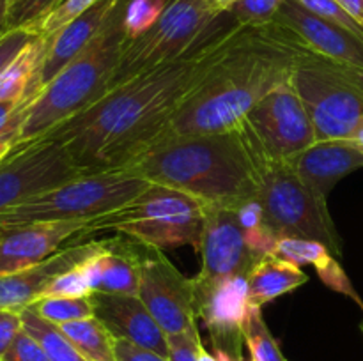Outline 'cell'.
<instances>
[{"label": "cell", "instance_id": "7c38bea8", "mask_svg": "<svg viewBox=\"0 0 363 361\" xmlns=\"http://www.w3.org/2000/svg\"><path fill=\"white\" fill-rule=\"evenodd\" d=\"M138 297L165 335H176L197 326L195 278L183 275L160 248H145Z\"/></svg>", "mask_w": 363, "mask_h": 361}, {"label": "cell", "instance_id": "2e32d148", "mask_svg": "<svg viewBox=\"0 0 363 361\" xmlns=\"http://www.w3.org/2000/svg\"><path fill=\"white\" fill-rule=\"evenodd\" d=\"M202 268L197 278L248 276L259 258L248 248L236 207L209 205L201 239Z\"/></svg>", "mask_w": 363, "mask_h": 361}, {"label": "cell", "instance_id": "f6af8a7d", "mask_svg": "<svg viewBox=\"0 0 363 361\" xmlns=\"http://www.w3.org/2000/svg\"><path fill=\"white\" fill-rule=\"evenodd\" d=\"M350 140L353 142V144L363 152V115H362V119L358 120V124H357V127L353 130V133H351Z\"/></svg>", "mask_w": 363, "mask_h": 361}, {"label": "cell", "instance_id": "681fc988", "mask_svg": "<svg viewBox=\"0 0 363 361\" xmlns=\"http://www.w3.org/2000/svg\"><path fill=\"white\" fill-rule=\"evenodd\" d=\"M360 328H362V333H363V322H362V326H360Z\"/></svg>", "mask_w": 363, "mask_h": 361}, {"label": "cell", "instance_id": "7a4b0ae2", "mask_svg": "<svg viewBox=\"0 0 363 361\" xmlns=\"http://www.w3.org/2000/svg\"><path fill=\"white\" fill-rule=\"evenodd\" d=\"M298 48L282 27H241L236 41L170 122V134L227 133L280 81L293 74Z\"/></svg>", "mask_w": 363, "mask_h": 361}, {"label": "cell", "instance_id": "8d00e7d4", "mask_svg": "<svg viewBox=\"0 0 363 361\" xmlns=\"http://www.w3.org/2000/svg\"><path fill=\"white\" fill-rule=\"evenodd\" d=\"M0 361H50V357L41 343L21 329Z\"/></svg>", "mask_w": 363, "mask_h": 361}, {"label": "cell", "instance_id": "44dd1931", "mask_svg": "<svg viewBox=\"0 0 363 361\" xmlns=\"http://www.w3.org/2000/svg\"><path fill=\"white\" fill-rule=\"evenodd\" d=\"M296 176L321 198L347 173L363 166V152L350 138L318 140L289 159Z\"/></svg>", "mask_w": 363, "mask_h": 361}, {"label": "cell", "instance_id": "8fae6325", "mask_svg": "<svg viewBox=\"0 0 363 361\" xmlns=\"http://www.w3.org/2000/svg\"><path fill=\"white\" fill-rule=\"evenodd\" d=\"M243 127L264 156L289 161L315 142L314 126L293 84V74L273 87L248 113Z\"/></svg>", "mask_w": 363, "mask_h": 361}, {"label": "cell", "instance_id": "e575fe53", "mask_svg": "<svg viewBox=\"0 0 363 361\" xmlns=\"http://www.w3.org/2000/svg\"><path fill=\"white\" fill-rule=\"evenodd\" d=\"M202 340L199 335V328L186 329L176 335H167V357L170 361H199L202 350Z\"/></svg>", "mask_w": 363, "mask_h": 361}, {"label": "cell", "instance_id": "836d02e7", "mask_svg": "<svg viewBox=\"0 0 363 361\" xmlns=\"http://www.w3.org/2000/svg\"><path fill=\"white\" fill-rule=\"evenodd\" d=\"M85 262V260H84ZM84 262L74 265L69 271L62 273L57 276L48 287H46L43 297L48 296H67V297H82V296H91L92 289L89 285L87 273H85Z\"/></svg>", "mask_w": 363, "mask_h": 361}, {"label": "cell", "instance_id": "ffe728a7", "mask_svg": "<svg viewBox=\"0 0 363 361\" xmlns=\"http://www.w3.org/2000/svg\"><path fill=\"white\" fill-rule=\"evenodd\" d=\"M147 244L117 234L103 241V248L84 262L92 292L138 296L142 257Z\"/></svg>", "mask_w": 363, "mask_h": 361}, {"label": "cell", "instance_id": "c3c4849f", "mask_svg": "<svg viewBox=\"0 0 363 361\" xmlns=\"http://www.w3.org/2000/svg\"><path fill=\"white\" fill-rule=\"evenodd\" d=\"M199 361H218V357H216L215 354H211L209 350H206L204 347H202L201 357H199Z\"/></svg>", "mask_w": 363, "mask_h": 361}, {"label": "cell", "instance_id": "7bdbcfd3", "mask_svg": "<svg viewBox=\"0 0 363 361\" xmlns=\"http://www.w3.org/2000/svg\"><path fill=\"white\" fill-rule=\"evenodd\" d=\"M18 142V131H9V133L0 134V161L16 147Z\"/></svg>", "mask_w": 363, "mask_h": 361}, {"label": "cell", "instance_id": "d6a6232c", "mask_svg": "<svg viewBox=\"0 0 363 361\" xmlns=\"http://www.w3.org/2000/svg\"><path fill=\"white\" fill-rule=\"evenodd\" d=\"M98 0H64L60 6H57L48 16L43 21H39L34 27V34L41 35V38H50V35L55 34L57 30L64 27V25L69 23L71 20L82 14L84 11H87L89 7H92Z\"/></svg>", "mask_w": 363, "mask_h": 361}, {"label": "cell", "instance_id": "e0dca14e", "mask_svg": "<svg viewBox=\"0 0 363 361\" xmlns=\"http://www.w3.org/2000/svg\"><path fill=\"white\" fill-rule=\"evenodd\" d=\"M103 248V241H73L38 264L0 276V310L23 311L41 299L46 287L59 275L87 260Z\"/></svg>", "mask_w": 363, "mask_h": 361}, {"label": "cell", "instance_id": "484cf974", "mask_svg": "<svg viewBox=\"0 0 363 361\" xmlns=\"http://www.w3.org/2000/svg\"><path fill=\"white\" fill-rule=\"evenodd\" d=\"M21 322H23L25 331L30 333L41 343L43 349L48 354L50 361H89L67 340V336L60 331L59 326L43 319L32 306L21 311Z\"/></svg>", "mask_w": 363, "mask_h": 361}, {"label": "cell", "instance_id": "4dcf8cb0", "mask_svg": "<svg viewBox=\"0 0 363 361\" xmlns=\"http://www.w3.org/2000/svg\"><path fill=\"white\" fill-rule=\"evenodd\" d=\"M64 0H13L7 14L6 28H28L34 30L39 21L45 20L57 6H60Z\"/></svg>", "mask_w": 363, "mask_h": 361}, {"label": "cell", "instance_id": "9c48e42d", "mask_svg": "<svg viewBox=\"0 0 363 361\" xmlns=\"http://www.w3.org/2000/svg\"><path fill=\"white\" fill-rule=\"evenodd\" d=\"M225 20L227 11L216 13L208 0H169L162 16L145 34L126 41L110 88L186 55Z\"/></svg>", "mask_w": 363, "mask_h": 361}, {"label": "cell", "instance_id": "74e56055", "mask_svg": "<svg viewBox=\"0 0 363 361\" xmlns=\"http://www.w3.org/2000/svg\"><path fill=\"white\" fill-rule=\"evenodd\" d=\"M35 35L38 34L30 32L28 28H14V30H7L0 38V73Z\"/></svg>", "mask_w": 363, "mask_h": 361}, {"label": "cell", "instance_id": "bcb514c9", "mask_svg": "<svg viewBox=\"0 0 363 361\" xmlns=\"http://www.w3.org/2000/svg\"><path fill=\"white\" fill-rule=\"evenodd\" d=\"M209 6L216 11V13H225L236 0H208Z\"/></svg>", "mask_w": 363, "mask_h": 361}, {"label": "cell", "instance_id": "8992f818", "mask_svg": "<svg viewBox=\"0 0 363 361\" xmlns=\"http://www.w3.org/2000/svg\"><path fill=\"white\" fill-rule=\"evenodd\" d=\"M243 131L257 172V198L264 219L277 237H298L325 244L340 255V239L328 212L326 198L315 195L289 165V161L264 156L252 134Z\"/></svg>", "mask_w": 363, "mask_h": 361}, {"label": "cell", "instance_id": "6da1fadb", "mask_svg": "<svg viewBox=\"0 0 363 361\" xmlns=\"http://www.w3.org/2000/svg\"><path fill=\"white\" fill-rule=\"evenodd\" d=\"M241 27L229 16L186 55L144 71L41 137L62 142L85 173L133 166L165 138L183 103L233 46Z\"/></svg>", "mask_w": 363, "mask_h": 361}, {"label": "cell", "instance_id": "60d3db41", "mask_svg": "<svg viewBox=\"0 0 363 361\" xmlns=\"http://www.w3.org/2000/svg\"><path fill=\"white\" fill-rule=\"evenodd\" d=\"M23 110L25 105L21 103L0 101V134L9 133V131H20Z\"/></svg>", "mask_w": 363, "mask_h": 361}, {"label": "cell", "instance_id": "cb8c5ba5", "mask_svg": "<svg viewBox=\"0 0 363 361\" xmlns=\"http://www.w3.org/2000/svg\"><path fill=\"white\" fill-rule=\"evenodd\" d=\"M46 52V39L35 35L0 73V101L28 105V92L34 85Z\"/></svg>", "mask_w": 363, "mask_h": 361}, {"label": "cell", "instance_id": "5bb4252c", "mask_svg": "<svg viewBox=\"0 0 363 361\" xmlns=\"http://www.w3.org/2000/svg\"><path fill=\"white\" fill-rule=\"evenodd\" d=\"M273 23L305 52L363 69V35L318 16L298 0H286Z\"/></svg>", "mask_w": 363, "mask_h": 361}, {"label": "cell", "instance_id": "603a6c76", "mask_svg": "<svg viewBox=\"0 0 363 361\" xmlns=\"http://www.w3.org/2000/svg\"><path fill=\"white\" fill-rule=\"evenodd\" d=\"M247 282L250 303L262 308L266 303H272L277 297L305 285L308 282V276L301 271L300 265L275 257V255H268L252 268Z\"/></svg>", "mask_w": 363, "mask_h": 361}, {"label": "cell", "instance_id": "3957f363", "mask_svg": "<svg viewBox=\"0 0 363 361\" xmlns=\"http://www.w3.org/2000/svg\"><path fill=\"white\" fill-rule=\"evenodd\" d=\"M149 183L174 188L208 205L240 207L257 198V172L243 131L167 134L133 166Z\"/></svg>", "mask_w": 363, "mask_h": 361}, {"label": "cell", "instance_id": "52a82bcc", "mask_svg": "<svg viewBox=\"0 0 363 361\" xmlns=\"http://www.w3.org/2000/svg\"><path fill=\"white\" fill-rule=\"evenodd\" d=\"M293 84L318 140L350 138L363 115V69L301 50Z\"/></svg>", "mask_w": 363, "mask_h": 361}, {"label": "cell", "instance_id": "f1b7e54d", "mask_svg": "<svg viewBox=\"0 0 363 361\" xmlns=\"http://www.w3.org/2000/svg\"><path fill=\"white\" fill-rule=\"evenodd\" d=\"M35 311L43 319L52 324L60 326L64 322L80 321V319L94 317V306H92L91 296L67 297V296H48L41 297L32 304Z\"/></svg>", "mask_w": 363, "mask_h": 361}, {"label": "cell", "instance_id": "f546056e", "mask_svg": "<svg viewBox=\"0 0 363 361\" xmlns=\"http://www.w3.org/2000/svg\"><path fill=\"white\" fill-rule=\"evenodd\" d=\"M284 2L286 0H236L227 13L240 27H264L273 23Z\"/></svg>", "mask_w": 363, "mask_h": 361}, {"label": "cell", "instance_id": "ab89813d", "mask_svg": "<svg viewBox=\"0 0 363 361\" xmlns=\"http://www.w3.org/2000/svg\"><path fill=\"white\" fill-rule=\"evenodd\" d=\"M116 356L117 361H170L169 357L160 356L152 350L138 347L126 340H116Z\"/></svg>", "mask_w": 363, "mask_h": 361}, {"label": "cell", "instance_id": "b9f144b4", "mask_svg": "<svg viewBox=\"0 0 363 361\" xmlns=\"http://www.w3.org/2000/svg\"><path fill=\"white\" fill-rule=\"evenodd\" d=\"M363 28V0H337Z\"/></svg>", "mask_w": 363, "mask_h": 361}, {"label": "cell", "instance_id": "ba28073f", "mask_svg": "<svg viewBox=\"0 0 363 361\" xmlns=\"http://www.w3.org/2000/svg\"><path fill=\"white\" fill-rule=\"evenodd\" d=\"M149 184L133 168L85 173L0 214V223L92 219L133 200Z\"/></svg>", "mask_w": 363, "mask_h": 361}, {"label": "cell", "instance_id": "83f0119b", "mask_svg": "<svg viewBox=\"0 0 363 361\" xmlns=\"http://www.w3.org/2000/svg\"><path fill=\"white\" fill-rule=\"evenodd\" d=\"M245 345L250 353L252 361H287L279 342L264 322L262 310L254 304L245 324Z\"/></svg>", "mask_w": 363, "mask_h": 361}, {"label": "cell", "instance_id": "4fadbf2b", "mask_svg": "<svg viewBox=\"0 0 363 361\" xmlns=\"http://www.w3.org/2000/svg\"><path fill=\"white\" fill-rule=\"evenodd\" d=\"M194 278L197 319L208 328L215 353L243 356L245 324L252 310L247 276Z\"/></svg>", "mask_w": 363, "mask_h": 361}, {"label": "cell", "instance_id": "30bf717a", "mask_svg": "<svg viewBox=\"0 0 363 361\" xmlns=\"http://www.w3.org/2000/svg\"><path fill=\"white\" fill-rule=\"evenodd\" d=\"M82 176L66 145L39 137L16 145L0 161V214Z\"/></svg>", "mask_w": 363, "mask_h": 361}, {"label": "cell", "instance_id": "ee69618b", "mask_svg": "<svg viewBox=\"0 0 363 361\" xmlns=\"http://www.w3.org/2000/svg\"><path fill=\"white\" fill-rule=\"evenodd\" d=\"M11 4H13V0H0V38L7 32L6 21H7V14H9Z\"/></svg>", "mask_w": 363, "mask_h": 361}, {"label": "cell", "instance_id": "4316f807", "mask_svg": "<svg viewBox=\"0 0 363 361\" xmlns=\"http://www.w3.org/2000/svg\"><path fill=\"white\" fill-rule=\"evenodd\" d=\"M238 219L243 229L245 241H247L248 248L252 253L261 260V258L273 255L277 246V234L268 227L264 219V211L259 202V198H252V200L243 202L240 207H236Z\"/></svg>", "mask_w": 363, "mask_h": 361}, {"label": "cell", "instance_id": "7dc6e473", "mask_svg": "<svg viewBox=\"0 0 363 361\" xmlns=\"http://www.w3.org/2000/svg\"><path fill=\"white\" fill-rule=\"evenodd\" d=\"M215 356L218 357V361H252V357L245 360V356H229L225 353H215Z\"/></svg>", "mask_w": 363, "mask_h": 361}, {"label": "cell", "instance_id": "1f68e13d", "mask_svg": "<svg viewBox=\"0 0 363 361\" xmlns=\"http://www.w3.org/2000/svg\"><path fill=\"white\" fill-rule=\"evenodd\" d=\"M169 0H130L124 14L128 41L145 34L158 21Z\"/></svg>", "mask_w": 363, "mask_h": 361}, {"label": "cell", "instance_id": "9a60e30c", "mask_svg": "<svg viewBox=\"0 0 363 361\" xmlns=\"http://www.w3.org/2000/svg\"><path fill=\"white\" fill-rule=\"evenodd\" d=\"M91 219L45 223H0V276L45 260L66 243L84 241Z\"/></svg>", "mask_w": 363, "mask_h": 361}, {"label": "cell", "instance_id": "d4e9b609", "mask_svg": "<svg viewBox=\"0 0 363 361\" xmlns=\"http://www.w3.org/2000/svg\"><path fill=\"white\" fill-rule=\"evenodd\" d=\"M59 329L89 361H117V338L98 317L64 322Z\"/></svg>", "mask_w": 363, "mask_h": 361}, {"label": "cell", "instance_id": "f35d334b", "mask_svg": "<svg viewBox=\"0 0 363 361\" xmlns=\"http://www.w3.org/2000/svg\"><path fill=\"white\" fill-rule=\"evenodd\" d=\"M21 329H23V322H21L20 311L0 310V360Z\"/></svg>", "mask_w": 363, "mask_h": 361}, {"label": "cell", "instance_id": "ac0fdd59", "mask_svg": "<svg viewBox=\"0 0 363 361\" xmlns=\"http://www.w3.org/2000/svg\"><path fill=\"white\" fill-rule=\"evenodd\" d=\"M117 2L119 0H98L94 6L78 14L55 34L45 38L46 52L34 85L28 92V103L99 34Z\"/></svg>", "mask_w": 363, "mask_h": 361}, {"label": "cell", "instance_id": "277c9868", "mask_svg": "<svg viewBox=\"0 0 363 361\" xmlns=\"http://www.w3.org/2000/svg\"><path fill=\"white\" fill-rule=\"evenodd\" d=\"M128 2H117L99 34L25 106L16 145L48 133L108 92L128 41L124 28Z\"/></svg>", "mask_w": 363, "mask_h": 361}, {"label": "cell", "instance_id": "d590c367", "mask_svg": "<svg viewBox=\"0 0 363 361\" xmlns=\"http://www.w3.org/2000/svg\"><path fill=\"white\" fill-rule=\"evenodd\" d=\"M298 2L303 7H307L308 11H312L314 14H318V16L363 35L362 25L337 0H298Z\"/></svg>", "mask_w": 363, "mask_h": 361}, {"label": "cell", "instance_id": "7402d4cb", "mask_svg": "<svg viewBox=\"0 0 363 361\" xmlns=\"http://www.w3.org/2000/svg\"><path fill=\"white\" fill-rule=\"evenodd\" d=\"M273 255L287 262H293L300 268L301 265H312L323 283H326L330 289L337 290L339 294L353 297L363 308L362 299L354 292L350 278L344 273V269L340 268L339 262L335 260V255L325 244L318 243V241L298 239V237H280L277 241Z\"/></svg>", "mask_w": 363, "mask_h": 361}, {"label": "cell", "instance_id": "d6986e66", "mask_svg": "<svg viewBox=\"0 0 363 361\" xmlns=\"http://www.w3.org/2000/svg\"><path fill=\"white\" fill-rule=\"evenodd\" d=\"M91 299L94 317H98L116 338L126 340L167 357L169 350L165 331L149 314L140 297L128 294L92 292Z\"/></svg>", "mask_w": 363, "mask_h": 361}, {"label": "cell", "instance_id": "5b68a950", "mask_svg": "<svg viewBox=\"0 0 363 361\" xmlns=\"http://www.w3.org/2000/svg\"><path fill=\"white\" fill-rule=\"evenodd\" d=\"M208 207L194 195L149 183L121 209L92 218L89 236L116 230L121 236L160 250L191 246L199 251Z\"/></svg>", "mask_w": 363, "mask_h": 361}]
</instances>
